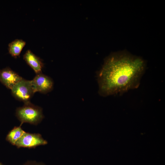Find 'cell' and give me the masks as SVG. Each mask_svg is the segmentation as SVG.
<instances>
[{
    "label": "cell",
    "mask_w": 165,
    "mask_h": 165,
    "mask_svg": "<svg viewBox=\"0 0 165 165\" xmlns=\"http://www.w3.org/2000/svg\"><path fill=\"white\" fill-rule=\"evenodd\" d=\"M146 68L141 57L125 51L113 53L98 72V93L103 97L121 94L137 88Z\"/></svg>",
    "instance_id": "1"
},
{
    "label": "cell",
    "mask_w": 165,
    "mask_h": 165,
    "mask_svg": "<svg viewBox=\"0 0 165 165\" xmlns=\"http://www.w3.org/2000/svg\"><path fill=\"white\" fill-rule=\"evenodd\" d=\"M16 115L21 122V126L24 123L37 125L44 117L42 108L30 101L24 103L22 107L17 108Z\"/></svg>",
    "instance_id": "2"
},
{
    "label": "cell",
    "mask_w": 165,
    "mask_h": 165,
    "mask_svg": "<svg viewBox=\"0 0 165 165\" xmlns=\"http://www.w3.org/2000/svg\"><path fill=\"white\" fill-rule=\"evenodd\" d=\"M13 96L16 99L25 103L30 100L35 93L31 80L23 79L17 83L11 89Z\"/></svg>",
    "instance_id": "3"
},
{
    "label": "cell",
    "mask_w": 165,
    "mask_h": 165,
    "mask_svg": "<svg viewBox=\"0 0 165 165\" xmlns=\"http://www.w3.org/2000/svg\"><path fill=\"white\" fill-rule=\"evenodd\" d=\"M47 144V141L40 134H31L25 132L16 142L15 145L18 148H32Z\"/></svg>",
    "instance_id": "4"
},
{
    "label": "cell",
    "mask_w": 165,
    "mask_h": 165,
    "mask_svg": "<svg viewBox=\"0 0 165 165\" xmlns=\"http://www.w3.org/2000/svg\"><path fill=\"white\" fill-rule=\"evenodd\" d=\"M36 74L31 80L35 92L46 94L51 91L53 86V82L51 78L42 73Z\"/></svg>",
    "instance_id": "5"
},
{
    "label": "cell",
    "mask_w": 165,
    "mask_h": 165,
    "mask_svg": "<svg viewBox=\"0 0 165 165\" xmlns=\"http://www.w3.org/2000/svg\"><path fill=\"white\" fill-rule=\"evenodd\" d=\"M23 78L10 68L0 70V82L8 89L12 88Z\"/></svg>",
    "instance_id": "6"
},
{
    "label": "cell",
    "mask_w": 165,
    "mask_h": 165,
    "mask_svg": "<svg viewBox=\"0 0 165 165\" xmlns=\"http://www.w3.org/2000/svg\"><path fill=\"white\" fill-rule=\"evenodd\" d=\"M23 59L36 74L42 73L43 64L41 59L28 50L23 56Z\"/></svg>",
    "instance_id": "7"
},
{
    "label": "cell",
    "mask_w": 165,
    "mask_h": 165,
    "mask_svg": "<svg viewBox=\"0 0 165 165\" xmlns=\"http://www.w3.org/2000/svg\"><path fill=\"white\" fill-rule=\"evenodd\" d=\"M26 44V42L22 39H16L13 41L8 45L9 53L12 57L16 58L20 55Z\"/></svg>",
    "instance_id": "8"
},
{
    "label": "cell",
    "mask_w": 165,
    "mask_h": 165,
    "mask_svg": "<svg viewBox=\"0 0 165 165\" xmlns=\"http://www.w3.org/2000/svg\"><path fill=\"white\" fill-rule=\"evenodd\" d=\"M21 126L14 127L6 136V140L13 145H15L16 142L25 132L22 129Z\"/></svg>",
    "instance_id": "9"
},
{
    "label": "cell",
    "mask_w": 165,
    "mask_h": 165,
    "mask_svg": "<svg viewBox=\"0 0 165 165\" xmlns=\"http://www.w3.org/2000/svg\"><path fill=\"white\" fill-rule=\"evenodd\" d=\"M24 165H44L42 164L36 163L35 162L29 161L26 163Z\"/></svg>",
    "instance_id": "10"
},
{
    "label": "cell",
    "mask_w": 165,
    "mask_h": 165,
    "mask_svg": "<svg viewBox=\"0 0 165 165\" xmlns=\"http://www.w3.org/2000/svg\"><path fill=\"white\" fill-rule=\"evenodd\" d=\"M0 165H3L0 163Z\"/></svg>",
    "instance_id": "11"
}]
</instances>
